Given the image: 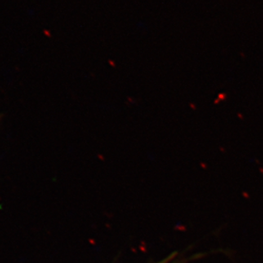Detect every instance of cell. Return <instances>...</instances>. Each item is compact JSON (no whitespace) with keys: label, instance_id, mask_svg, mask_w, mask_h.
Returning a JSON list of instances; mask_svg holds the SVG:
<instances>
[{"label":"cell","instance_id":"obj_1","mask_svg":"<svg viewBox=\"0 0 263 263\" xmlns=\"http://www.w3.org/2000/svg\"><path fill=\"white\" fill-rule=\"evenodd\" d=\"M174 257H175V255H171V256H168V257L164 259V260H162V261H159V262L157 263H168L173 258H174Z\"/></svg>","mask_w":263,"mask_h":263}]
</instances>
